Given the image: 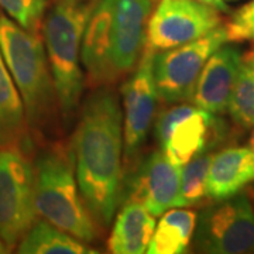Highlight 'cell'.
<instances>
[{
    "mask_svg": "<svg viewBox=\"0 0 254 254\" xmlns=\"http://www.w3.org/2000/svg\"><path fill=\"white\" fill-rule=\"evenodd\" d=\"M71 147L82 199L103 232L118 212L123 184V110L112 86L85 99Z\"/></svg>",
    "mask_w": 254,
    "mask_h": 254,
    "instance_id": "cell-1",
    "label": "cell"
},
{
    "mask_svg": "<svg viewBox=\"0 0 254 254\" xmlns=\"http://www.w3.org/2000/svg\"><path fill=\"white\" fill-rule=\"evenodd\" d=\"M154 0H96L82 37L81 61L91 89L113 86L136 69Z\"/></svg>",
    "mask_w": 254,
    "mask_h": 254,
    "instance_id": "cell-2",
    "label": "cell"
},
{
    "mask_svg": "<svg viewBox=\"0 0 254 254\" xmlns=\"http://www.w3.org/2000/svg\"><path fill=\"white\" fill-rule=\"evenodd\" d=\"M0 53L21 96L36 143L58 131L61 112L41 33L0 16Z\"/></svg>",
    "mask_w": 254,
    "mask_h": 254,
    "instance_id": "cell-3",
    "label": "cell"
},
{
    "mask_svg": "<svg viewBox=\"0 0 254 254\" xmlns=\"http://www.w3.org/2000/svg\"><path fill=\"white\" fill-rule=\"evenodd\" d=\"M33 164L37 216L85 243L98 240L100 229L82 199L71 143L38 141Z\"/></svg>",
    "mask_w": 254,
    "mask_h": 254,
    "instance_id": "cell-4",
    "label": "cell"
},
{
    "mask_svg": "<svg viewBox=\"0 0 254 254\" xmlns=\"http://www.w3.org/2000/svg\"><path fill=\"white\" fill-rule=\"evenodd\" d=\"M95 3L96 0L54 1L41 26L61 118L66 123L81 108L86 85L81 61L82 37Z\"/></svg>",
    "mask_w": 254,
    "mask_h": 254,
    "instance_id": "cell-5",
    "label": "cell"
},
{
    "mask_svg": "<svg viewBox=\"0 0 254 254\" xmlns=\"http://www.w3.org/2000/svg\"><path fill=\"white\" fill-rule=\"evenodd\" d=\"M196 253L254 254V205L250 190L212 200L196 216L192 239Z\"/></svg>",
    "mask_w": 254,
    "mask_h": 254,
    "instance_id": "cell-6",
    "label": "cell"
},
{
    "mask_svg": "<svg viewBox=\"0 0 254 254\" xmlns=\"http://www.w3.org/2000/svg\"><path fill=\"white\" fill-rule=\"evenodd\" d=\"M34 151L0 148V240L9 252L17 247L37 220Z\"/></svg>",
    "mask_w": 254,
    "mask_h": 254,
    "instance_id": "cell-7",
    "label": "cell"
},
{
    "mask_svg": "<svg viewBox=\"0 0 254 254\" xmlns=\"http://www.w3.org/2000/svg\"><path fill=\"white\" fill-rule=\"evenodd\" d=\"M154 136L167 158L182 167L195 155L213 151L225 140L226 126L218 115L182 102L160 112Z\"/></svg>",
    "mask_w": 254,
    "mask_h": 254,
    "instance_id": "cell-8",
    "label": "cell"
},
{
    "mask_svg": "<svg viewBox=\"0 0 254 254\" xmlns=\"http://www.w3.org/2000/svg\"><path fill=\"white\" fill-rule=\"evenodd\" d=\"M226 43V27L220 24L188 44L155 53L153 79L158 100L170 105L190 102L206 61Z\"/></svg>",
    "mask_w": 254,
    "mask_h": 254,
    "instance_id": "cell-9",
    "label": "cell"
},
{
    "mask_svg": "<svg viewBox=\"0 0 254 254\" xmlns=\"http://www.w3.org/2000/svg\"><path fill=\"white\" fill-rule=\"evenodd\" d=\"M222 24L220 11L198 0H157L145 31L153 54L188 44Z\"/></svg>",
    "mask_w": 254,
    "mask_h": 254,
    "instance_id": "cell-10",
    "label": "cell"
},
{
    "mask_svg": "<svg viewBox=\"0 0 254 254\" xmlns=\"http://www.w3.org/2000/svg\"><path fill=\"white\" fill-rule=\"evenodd\" d=\"M153 53L144 50L131 76L122 86L123 108V174L140 160L154 122L157 92L153 79Z\"/></svg>",
    "mask_w": 254,
    "mask_h": 254,
    "instance_id": "cell-11",
    "label": "cell"
},
{
    "mask_svg": "<svg viewBox=\"0 0 254 254\" xmlns=\"http://www.w3.org/2000/svg\"><path fill=\"white\" fill-rule=\"evenodd\" d=\"M180 182L181 167L171 163L163 150H155L123 174L120 205L138 203L153 216H160L177 206Z\"/></svg>",
    "mask_w": 254,
    "mask_h": 254,
    "instance_id": "cell-12",
    "label": "cell"
},
{
    "mask_svg": "<svg viewBox=\"0 0 254 254\" xmlns=\"http://www.w3.org/2000/svg\"><path fill=\"white\" fill-rule=\"evenodd\" d=\"M243 64L236 46L223 44L210 55L200 72L190 103L213 115H225Z\"/></svg>",
    "mask_w": 254,
    "mask_h": 254,
    "instance_id": "cell-13",
    "label": "cell"
},
{
    "mask_svg": "<svg viewBox=\"0 0 254 254\" xmlns=\"http://www.w3.org/2000/svg\"><path fill=\"white\" fill-rule=\"evenodd\" d=\"M254 182V150L229 147L212 157L209 165L206 196L220 200L236 195Z\"/></svg>",
    "mask_w": 254,
    "mask_h": 254,
    "instance_id": "cell-14",
    "label": "cell"
},
{
    "mask_svg": "<svg viewBox=\"0 0 254 254\" xmlns=\"http://www.w3.org/2000/svg\"><path fill=\"white\" fill-rule=\"evenodd\" d=\"M20 147L36 150L26 110L17 86L0 53V148Z\"/></svg>",
    "mask_w": 254,
    "mask_h": 254,
    "instance_id": "cell-15",
    "label": "cell"
},
{
    "mask_svg": "<svg viewBox=\"0 0 254 254\" xmlns=\"http://www.w3.org/2000/svg\"><path fill=\"white\" fill-rule=\"evenodd\" d=\"M108 239V250L113 254H143L154 235L155 216L141 205L127 202L115 215Z\"/></svg>",
    "mask_w": 254,
    "mask_h": 254,
    "instance_id": "cell-16",
    "label": "cell"
},
{
    "mask_svg": "<svg viewBox=\"0 0 254 254\" xmlns=\"http://www.w3.org/2000/svg\"><path fill=\"white\" fill-rule=\"evenodd\" d=\"M20 254H95L89 243L76 239L46 219H37L17 245Z\"/></svg>",
    "mask_w": 254,
    "mask_h": 254,
    "instance_id": "cell-17",
    "label": "cell"
},
{
    "mask_svg": "<svg viewBox=\"0 0 254 254\" xmlns=\"http://www.w3.org/2000/svg\"><path fill=\"white\" fill-rule=\"evenodd\" d=\"M154 235L147 249L148 254H182L192 243L196 216L195 210L188 208H177L163 213Z\"/></svg>",
    "mask_w": 254,
    "mask_h": 254,
    "instance_id": "cell-18",
    "label": "cell"
},
{
    "mask_svg": "<svg viewBox=\"0 0 254 254\" xmlns=\"http://www.w3.org/2000/svg\"><path fill=\"white\" fill-rule=\"evenodd\" d=\"M227 112L242 130H250L254 126V57L249 51L243 54L242 69Z\"/></svg>",
    "mask_w": 254,
    "mask_h": 254,
    "instance_id": "cell-19",
    "label": "cell"
},
{
    "mask_svg": "<svg viewBox=\"0 0 254 254\" xmlns=\"http://www.w3.org/2000/svg\"><path fill=\"white\" fill-rule=\"evenodd\" d=\"M213 151H203L195 155L192 160L181 167V182L177 206L190 208L202 203L206 196V181H208L209 165L213 157ZM175 206V208H177Z\"/></svg>",
    "mask_w": 254,
    "mask_h": 254,
    "instance_id": "cell-20",
    "label": "cell"
},
{
    "mask_svg": "<svg viewBox=\"0 0 254 254\" xmlns=\"http://www.w3.org/2000/svg\"><path fill=\"white\" fill-rule=\"evenodd\" d=\"M47 6V0H0V9L20 27L31 33H41Z\"/></svg>",
    "mask_w": 254,
    "mask_h": 254,
    "instance_id": "cell-21",
    "label": "cell"
},
{
    "mask_svg": "<svg viewBox=\"0 0 254 254\" xmlns=\"http://www.w3.org/2000/svg\"><path fill=\"white\" fill-rule=\"evenodd\" d=\"M225 27L229 43L240 44L250 41L254 44V0L237 10Z\"/></svg>",
    "mask_w": 254,
    "mask_h": 254,
    "instance_id": "cell-22",
    "label": "cell"
},
{
    "mask_svg": "<svg viewBox=\"0 0 254 254\" xmlns=\"http://www.w3.org/2000/svg\"><path fill=\"white\" fill-rule=\"evenodd\" d=\"M203 4H208L213 9L219 10V11H227L229 10V6L226 4V0H198Z\"/></svg>",
    "mask_w": 254,
    "mask_h": 254,
    "instance_id": "cell-23",
    "label": "cell"
},
{
    "mask_svg": "<svg viewBox=\"0 0 254 254\" xmlns=\"http://www.w3.org/2000/svg\"><path fill=\"white\" fill-rule=\"evenodd\" d=\"M249 147L254 150V126L252 127V134H250V138H249Z\"/></svg>",
    "mask_w": 254,
    "mask_h": 254,
    "instance_id": "cell-24",
    "label": "cell"
},
{
    "mask_svg": "<svg viewBox=\"0 0 254 254\" xmlns=\"http://www.w3.org/2000/svg\"><path fill=\"white\" fill-rule=\"evenodd\" d=\"M4 253H10V252L7 250V247L4 246V243L0 240V254H4Z\"/></svg>",
    "mask_w": 254,
    "mask_h": 254,
    "instance_id": "cell-25",
    "label": "cell"
},
{
    "mask_svg": "<svg viewBox=\"0 0 254 254\" xmlns=\"http://www.w3.org/2000/svg\"><path fill=\"white\" fill-rule=\"evenodd\" d=\"M249 190H250V195H252V200H253V205H254V185L252 187V188H249Z\"/></svg>",
    "mask_w": 254,
    "mask_h": 254,
    "instance_id": "cell-26",
    "label": "cell"
},
{
    "mask_svg": "<svg viewBox=\"0 0 254 254\" xmlns=\"http://www.w3.org/2000/svg\"><path fill=\"white\" fill-rule=\"evenodd\" d=\"M249 53H250V54H252L254 57V47H253V48H252V50H250V51H249Z\"/></svg>",
    "mask_w": 254,
    "mask_h": 254,
    "instance_id": "cell-27",
    "label": "cell"
},
{
    "mask_svg": "<svg viewBox=\"0 0 254 254\" xmlns=\"http://www.w3.org/2000/svg\"><path fill=\"white\" fill-rule=\"evenodd\" d=\"M53 1H60V0H53ZM68 1H79V0H68Z\"/></svg>",
    "mask_w": 254,
    "mask_h": 254,
    "instance_id": "cell-28",
    "label": "cell"
},
{
    "mask_svg": "<svg viewBox=\"0 0 254 254\" xmlns=\"http://www.w3.org/2000/svg\"><path fill=\"white\" fill-rule=\"evenodd\" d=\"M226 1H235V0H226Z\"/></svg>",
    "mask_w": 254,
    "mask_h": 254,
    "instance_id": "cell-29",
    "label": "cell"
},
{
    "mask_svg": "<svg viewBox=\"0 0 254 254\" xmlns=\"http://www.w3.org/2000/svg\"><path fill=\"white\" fill-rule=\"evenodd\" d=\"M154 1H157V0H154Z\"/></svg>",
    "mask_w": 254,
    "mask_h": 254,
    "instance_id": "cell-30",
    "label": "cell"
}]
</instances>
